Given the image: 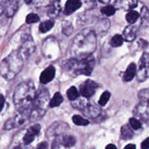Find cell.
<instances>
[{"label":"cell","mask_w":149,"mask_h":149,"mask_svg":"<svg viewBox=\"0 0 149 149\" xmlns=\"http://www.w3.org/2000/svg\"><path fill=\"white\" fill-rule=\"evenodd\" d=\"M67 96H68V98L70 100L73 101V100H76L77 97H79V93L78 90L75 87H71L67 91Z\"/></svg>","instance_id":"obj_29"},{"label":"cell","mask_w":149,"mask_h":149,"mask_svg":"<svg viewBox=\"0 0 149 149\" xmlns=\"http://www.w3.org/2000/svg\"><path fill=\"white\" fill-rule=\"evenodd\" d=\"M23 59L18 52L13 51L0 64V74L7 80H11L22 69Z\"/></svg>","instance_id":"obj_3"},{"label":"cell","mask_w":149,"mask_h":149,"mask_svg":"<svg viewBox=\"0 0 149 149\" xmlns=\"http://www.w3.org/2000/svg\"><path fill=\"white\" fill-rule=\"evenodd\" d=\"M72 120L73 122L76 125H78V126H87L90 123L88 120L84 119V118L81 117V116H79V115H74L72 117Z\"/></svg>","instance_id":"obj_27"},{"label":"cell","mask_w":149,"mask_h":149,"mask_svg":"<svg viewBox=\"0 0 149 149\" xmlns=\"http://www.w3.org/2000/svg\"><path fill=\"white\" fill-rule=\"evenodd\" d=\"M20 0H5V12L8 17H12L17 11Z\"/></svg>","instance_id":"obj_18"},{"label":"cell","mask_w":149,"mask_h":149,"mask_svg":"<svg viewBox=\"0 0 149 149\" xmlns=\"http://www.w3.org/2000/svg\"><path fill=\"white\" fill-rule=\"evenodd\" d=\"M61 11V6L60 1L59 0H54L48 8L47 15L50 18H55L56 17H58Z\"/></svg>","instance_id":"obj_19"},{"label":"cell","mask_w":149,"mask_h":149,"mask_svg":"<svg viewBox=\"0 0 149 149\" xmlns=\"http://www.w3.org/2000/svg\"><path fill=\"white\" fill-rule=\"evenodd\" d=\"M31 1H32V0H25V2H26V4H30Z\"/></svg>","instance_id":"obj_45"},{"label":"cell","mask_w":149,"mask_h":149,"mask_svg":"<svg viewBox=\"0 0 149 149\" xmlns=\"http://www.w3.org/2000/svg\"><path fill=\"white\" fill-rule=\"evenodd\" d=\"M36 88L32 81H23L15 88L13 102L18 111H29L36 95Z\"/></svg>","instance_id":"obj_2"},{"label":"cell","mask_w":149,"mask_h":149,"mask_svg":"<svg viewBox=\"0 0 149 149\" xmlns=\"http://www.w3.org/2000/svg\"><path fill=\"white\" fill-rule=\"evenodd\" d=\"M55 76V68L52 65L48 66L40 75V82L42 84H47L52 81Z\"/></svg>","instance_id":"obj_15"},{"label":"cell","mask_w":149,"mask_h":149,"mask_svg":"<svg viewBox=\"0 0 149 149\" xmlns=\"http://www.w3.org/2000/svg\"><path fill=\"white\" fill-rule=\"evenodd\" d=\"M138 5V0H116L115 7L118 9L132 10Z\"/></svg>","instance_id":"obj_17"},{"label":"cell","mask_w":149,"mask_h":149,"mask_svg":"<svg viewBox=\"0 0 149 149\" xmlns=\"http://www.w3.org/2000/svg\"><path fill=\"white\" fill-rule=\"evenodd\" d=\"M139 98L141 99V101H148V90L145 89V90H141V92L138 94Z\"/></svg>","instance_id":"obj_36"},{"label":"cell","mask_w":149,"mask_h":149,"mask_svg":"<svg viewBox=\"0 0 149 149\" xmlns=\"http://www.w3.org/2000/svg\"><path fill=\"white\" fill-rule=\"evenodd\" d=\"M124 39L121 35L116 34L114 36H113L111 40V45L113 47H118L122 46L123 44Z\"/></svg>","instance_id":"obj_28"},{"label":"cell","mask_w":149,"mask_h":149,"mask_svg":"<svg viewBox=\"0 0 149 149\" xmlns=\"http://www.w3.org/2000/svg\"><path fill=\"white\" fill-rule=\"evenodd\" d=\"M135 145H132V144H129V145L126 146L125 147V148L126 149H128V148H132V149H135Z\"/></svg>","instance_id":"obj_43"},{"label":"cell","mask_w":149,"mask_h":149,"mask_svg":"<svg viewBox=\"0 0 149 149\" xmlns=\"http://www.w3.org/2000/svg\"><path fill=\"white\" fill-rule=\"evenodd\" d=\"M130 125L131 127L133 130H139L141 127V126H142L141 122L138 119H135V118H131V119H130Z\"/></svg>","instance_id":"obj_35"},{"label":"cell","mask_w":149,"mask_h":149,"mask_svg":"<svg viewBox=\"0 0 149 149\" xmlns=\"http://www.w3.org/2000/svg\"><path fill=\"white\" fill-rule=\"evenodd\" d=\"M138 17H139V13L138 12L135 11V10H131L126 15L127 20L130 23H131V24L135 23L136 22V20L138 19Z\"/></svg>","instance_id":"obj_30"},{"label":"cell","mask_w":149,"mask_h":149,"mask_svg":"<svg viewBox=\"0 0 149 149\" xmlns=\"http://www.w3.org/2000/svg\"><path fill=\"white\" fill-rule=\"evenodd\" d=\"M40 130L41 127L39 125H35L31 127L23 136V141L25 145H29L31 143L33 142L36 135H39L40 132Z\"/></svg>","instance_id":"obj_13"},{"label":"cell","mask_w":149,"mask_h":149,"mask_svg":"<svg viewBox=\"0 0 149 149\" xmlns=\"http://www.w3.org/2000/svg\"><path fill=\"white\" fill-rule=\"evenodd\" d=\"M111 97V93L109 91H105L103 94L101 95L100 97V100H99L98 103L100 106H104L106 103H108V101L109 100Z\"/></svg>","instance_id":"obj_33"},{"label":"cell","mask_w":149,"mask_h":149,"mask_svg":"<svg viewBox=\"0 0 149 149\" xmlns=\"http://www.w3.org/2000/svg\"><path fill=\"white\" fill-rule=\"evenodd\" d=\"M149 21L148 10L147 7H143L141 10V24L144 27H148Z\"/></svg>","instance_id":"obj_25"},{"label":"cell","mask_w":149,"mask_h":149,"mask_svg":"<svg viewBox=\"0 0 149 149\" xmlns=\"http://www.w3.org/2000/svg\"><path fill=\"white\" fill-rule=\"evenodd\" d=\"M5 0H0V15L4 13L5 10Z\"/></svg>","instance_id":"obj_38"},{"label":"cell","mask_w":149,"mask_h":149,"mask_svg":"<svg viewBox=\"0 0 149 149\" xmlns=\"http://www.w3.org/2000/svg\"><path fill=\"white\" fill-rule=\"evenodd\" d=\"M4 103H5V98H4L3 95H0V112L2 111L3 108H4Z\"/></svg>","instance_id":"obj_39"},{"label":"cell","mask_w":149,"mask_h":149,"mask_svg":"<svg viewBox=\"0 0 149 149\" xmlns=\"http://www.w3.org/2000/svg\"><path fill=\"white\" fill-rule=\"evenodd\" d=\"M134 132L132 130V128L128 125L122 126L121 129V136L125 140H130L133 137Z\"/></svg>","instance_id":"obj_22"},{"label":"cell","mask_w":149,"mask_h":149,"mask_svg":"<svg viewBox=\"0 0 149 149\" xmlns=\"http://www.w3.org/2000/svg\"><path fill=\"white\" fill-rule=\"evenodd\" d=\"M137 71V66L135 63H132L128 65L126 71L124 74L123 79L125 81H130L133 79L135 77V74H136Z\"/></svg>","instance_id":"obj_21"},{"label":"cell","mask_w":149,"mask_h":149,"mask_svg":"<svg viewBox=\"0 0 149 149\" xmlns=\"http://www.w3.org/2000/svg\"><path fill=\"white\" fill-rule=\"evenodd\" d=\"M48 148L47 143L45 142L41 143L39 145L37 146V148Z\"/></svg>","instance_id":"obj_41"},{"label":"cell","mask_w":149,"mask_h":149,"mask_svg":"<svg viewBox=\"0 0 149 149\" xmlns=\"http://www.w3.org/2000/svg\"><path fill=\"white\" fill-rule=\"evenodd\" d=\"M100 13L102 14L105 15L107 16H111L116 13V8L113 6L111 5H107L106 7H103L100 10Z\"/></svg>","instance_id":"obj_32"},{"label":"cell","mask_w":149,"mask_h":149,"mask_svg":"<svg viewBox=\"0 0 149 149\" xmlns=\"http://www.w3.org/2000/svg\"><path fill=\"white\" fill-rule=\"evenodd\" d=\"M54 24H55V22L52 20H47L46 21L42 22L39 26V31L41 33H46L53 27Z\"/></svg>","instance_id":"obj_24"},{"label":"cell","mask_w":149,"mask_h":149,"mask_svg":"<svg viewBox=\"0 0 149 149\" xmlns=\"http://www.w3.org/2000/svg\"><path fill=\"white\" fill-rule=\"evenodd\" d=\"M97 84L94 81L90 79H87V81H84L79 87V93L84 97L88 98L92 97L95 93L97 90Z\"/></svg>","instance_id":"obj_11"},{"label":"cell","mask_w":149,"mask_h":149,"mask_svg":"<svg viewBox=\"0 0 149 149\" xmlns=\"http://www.w3.org/2000/svg\"><path fill=\"white\" fill-rule=\"evenodd\" d=\"M124 36L127 42H132L135 40L137 36V29L133 26H128L125 29L123 32Z\"/></svg>","instance_id":"obj_20"},{"label":"cell","mask_w":149,"mask_h":149,"mask_svg":"<svg viewBox=\"0 0 149 149\" xmlns=\"http://www.w3.org/2000/svg\"><path fill=\"white\" fill-rule=\"evenodd\" d=\"M88 103V101L85 99H80L79 97H77L76 100H73V103H72V106L74 107L77 108L78 109H81L82 110L84 109V106Z\"/></svg>","instance_id":"obj_31"},{"label":"cell","mask_w":149,"mask_h":149,"mask_svg":"<svg viewBox=\"0 0 149 149\" xmlns=\"http://www.w3.org/2000/svg\"><path fill=\"white\" fill-rule=\"evenodd\" d=\"M35 50V45L33 40L29 35H25L23 37V42L20 49L17 50L23 59L29 58Z\"/></svg>","instance_id":"obj_6"},{"label":"cell","mask_w":149,"mask_h":149,"mask_svg":"<svg viewBox=\"0 0 149 149\" xmlns=\"http://www.w3.org/2000/svg\"><path fill=\"white\" fill-rule=\"evenodd\" d=\"M81 4L82 2L81 0H68L65 5L64 14L66 15L72 14L81 7Z\"/></svg>","instance_id":"obj_16"},{"label":"cell","mask_w":149,"mask_h":149,"mask_svg":"<svg viewBox=\"0 0 149 149\" xmlns=\"http://www.w3.org/2000/svg\"><path fill=\"white\" fill-rule=\"evenodd\" d=\"M40 20L39 15H37L35 13H30L27 15L26 18V22L28 24H31V23H37Z\"/></svg>","instance_id":"obj_34"},{"label":"cell","mask_w":149,"mask_h":149,"mask_svg":"<svg viewBox=\"0 0 149 149\" xmlns=\"http://www.w3.org/2000/svg\"><path fill=\"white\" fill-rule=\"evenodd\" d=\"M97 40L95 31L84 29L76 36L71 47V53L77 57H84L93 53L96 49Z\"/></svg>","instance_id":"obj_1"},{"label":"cell","mask_w":149,"mask_h":149,"mask_svg":"<svg viewBox=\"0 0 149 149\" xmlns=\"http://www.w3.org/2000/svg\"><path fill=\"white\" fill-rule=\"evenodd\" d=\"M106 149H116V147L113 144H109L106 147Z\"/></svg>","instance_id":"obj_42"},{"label":"cell","mask_w":149,"mask_h":149,"mask_svg":"<svg viewBox=\"0 0 149 149\" xmlns=\"http://www.w3.org/2000/svg\"><path fill=\"white\" fill-rule=\"evenodd\" d=\"M111 0H99V1H100L101 3H103V4H108V3L110 2Z\"/></svg>","instance_id":"obj_44"},{"label":"cell","mask_w":149,"mask_h":149,"mask_svg":"<svg viewBox=\"0 0 149 149\" xmlns=\"http://www.w3.org/2000/svg\"><path fill=\"white\" fill-rule=\"evenodd\" d=\"M83 4L85 5L86 9L90 10L96 7V3L95 0H83Z\"/></svg>","instance_id":"obj_37"},{"label":"cell","mask_w":149,"mask_h":149,"mask_svg":"<svg viewBox=\"0 0 149 149\" xmlns=\"http://www.w3.org/2000/svg\"><path fill=\"white\" fill-rule=\"evenodd\" d=\"M68 129H69V126L65 122H61V121L55 122L49 127L47 130L46 135L49 138V137H56L65 132Z\"/></svg>","instance_id":"obj_10"},{"label":"cell","mask_w":149,"mask_h":149,"mask_svg":"<svg viewBox=\"0 0 149 149\" xmlns=\"http://www.w3.org/2000/svg\"><path fill=\"white\" fill-rule=\"evenodd\" d=\"M76 138L72 135L61 134L55 138L53 141L52 148H58L64 147V148H70L75 145Z\"/></svg>","instance_id":"obj_7"},{"label":"cell","mask_w":149,"mask_h":149,"mask_svg":"<svg viewBox=\"0 0 149 149\" xmlns=\"http://www.w3.org/2000/svg\"><path fill=\"white\" fill-rule=\"evenodd\" d=\"M148 138H147L141 144V148L142 149H147L148 148Z\"/></svg>","instance_id":"obj_40"},{"label":"cell","mask_w":149,"mask_h":149,"mask_svg":"<svg viewBox=\"0 0 149 149\" xmlns=\"http://www.w3.org/2000/svg\"><path fill=\"white\" fill-rule=\"evenodd\" d=\"M18 112L19 113L17 115L13 116L11 119H9L4 124V129L5 130H13L14 128L17 127L26 122V119H27V114H29L28 111Z\"/></svg>","instance_id":"obj_8"},{"label":"cell","mask_w":149,"mask_h":149,"mask_svg":"<svg viewBox=\"0 0 149 149\" xmlns=\"http://www.w3.org/2000/svg\"><path fill=\"white\" fill-rule=\"evenodd\" d=\"M63 101V97L62 95L60 93H56L54 95L53 97L51 99V100H49V106L51 108L58 107L62 103Z\"/></svg>","instance_id":"obj_23"},{"label":"cell","mask_w":149,"mask_h":149,"mask_svg":"<svg viewBox=\"0 0 149 149\" xmlns=\"http://www.w3.org/2000/svg\"><path fill=\"white\" fill-rule=\"evenodd\" d=\"M62 31L66 36H70L74 31V27L71 23L65 20L62 24Z\"/></svg>","instance_id":"obj_26"},{"label":"cell","mask_w":149,"mask_h":149,"mask_svg":"<svg viewBox=\"0 0 149 149\" xmlns=\"http://www.w3.org/2000/svg\"><path fill=\"white\" fill-rule=\"evenodd\" d=\"M81 111L85 116L92 119H97L99 116H100V112H101L100 109L97 106H96L95 105L90 104L89 103L84 106V109Z\"/></svg>","instance_id":"obj_14"},{"label":"cell","mask_w":149,"mask_h":149,"mask_svg":"<svg viewBox=\"0 0 149 149\" xmlns=\"http://www.w3.org/2000/svg\"><path fill=\"white\" fill-rule=\"evenodd\" d=\"M95 60L92 54L84 56L82 59H77V66L75 70V75H91L93 69H94Z\"/></svg>","instance_id":"obj_5"},{"label":"cell","mask_w":149,"mask_h":149,"mask_svg":"<svg viewBox=\"0 0 149 149\" xmlns=\"http://www.w3.org/2000/svg\"><path fill=\"white\" fill-rule=\"evenodd\" d=\"M148 54L145 52L140 60L139 69H138V75H137V79L141 82L146 81L148 77Z\"/></svg>","instance_id":"obj_9"},{"label":"cell","mask_w":149,"mask_h":149,"mask_svg":"<svg viewBox=\"0 0 149 149\" xmlns=\"http://www.w3.org/2000/svg\"><path fill=\"white\" fill-rule=\"evenodd\" d=\"M134 116L139 118L142 121L148 122V101H141L134 109Z\"/></svg>","instance_id":"obj_12"},{"label":"cell","mask_w":149,"mask_h":149,"mask_svg":"<svg viewBox=\"0 0 149 149\" xmlns=\"http://www.w3.org/2000/svg\"><path fill=\"white\" fill-rule=\"evenodd\" d=\"M49 93L47 89H41L36 93L31 105V109L29 113L31 121H36L45 114L49 106Z\"/></svg>","instance_id":"obj_4"}]
</instances>
